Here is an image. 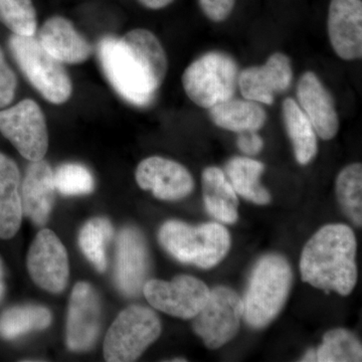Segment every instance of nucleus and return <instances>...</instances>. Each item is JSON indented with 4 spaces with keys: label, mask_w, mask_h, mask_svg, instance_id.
Listing matches in <instances>:
<instances>
[{
    "label": "nucleus",
    "mask_w": 362,
    "mask_h": 362,
    "mask_svg": "<svg viewBox=\"0 0 362 362\" xmlns=\"http://www.w3.org/2000/svg\"><path fill=\"white\" fill-rule=\"evenodd\" d=\"M97 52L102 71L119 96L136 107L152 104L168 70L165 49L153 33L135 28L121 37L107 35Z\"/></svg>",
    "instance_id": "f257e3e1"
},
{
    "label": "nucleus",
    "mask_w": 362,
    "mask_h": 362,
    "mask_svg": "<svg viewBox=\"0 0 362 362\" xmlns=\"http://www.w3.org/2000/svg\"><path fill=\"white\" fill-rule=\"evenodd\" d=\"M356 249V235L349 226H323L302 251V280L317 289L347 296L357 282Z\"/></svg>",
    "instance_id": "f03ea898"
},
{
    "label": "nucleus",
    "mask_w": 362,
    "mask_h": 362,
    "mask_svg": "<svg viewBox=\"0 0 362 362\" xmlns=\"http://www.w3.org/2000/svg\"><path fill=\"white\" fill-rule=\"evenodd\" d=\"M293 283L291 266L280 255L262 257L252 268L243 298V318L247 325L259 329L270 324L289 296Z\"/></svg>",
    "instance_id": "7ed1b4c3"
},
{
    "label": "nucleus",
    "mask_w": 362,
    "mask_h": 362,
    "mask_svg": "<svg viewBox=\"0 0 362 362\" xmlns=\"http://www.w3.org/2000/svg\"><path fill=\"white\" fill-rule=\"evenodd\" d=\"M162 247L183 264L211 269L223 261L230 249V233L218 223L192 226L168 221L158 235Z\"/></svg>",
    "instance_id": "20e7f679"
},
{
    "label": "nucleus",
    "mask_w": 362,
    "mask_h": 362,
    "mask_svg": "<svg viewBox=\"0 0 362 362\" xmlns=\"http://www.w3.org/2000/svg\"><path fill=\"white\" fill-rule=\"evenodd\" d=\"M240 66L230 54L204 52L185 69L181 78L188 99L204 109H211L235 97Z\"/></svg>",
    "instance_id": "39448f33"
},
{
    "label": "nucleus",
    "mask_w": 362,
    "mask_h": 362,
    "mask_svg": "<svg viewBox=\"0 0 362 362\" xmlns=\"http://www.w3.org/2000/svg\"><path fill=\"white\" fill-rule=\"evenodd\" d=\"M9 49L23 75L49 103L62 105L73 94V83L64 64L51 56L35 37L13 35Z\"/></svg>",
    "instance_id": "423d86ee"
},
{
    "label": "nucleus",
    "mask_w": 362,
    "mask_h": 362,
    "mask_svg": "<svg viewBox=\"0 0 362 362\" xmlns=\"http://www.w3.org/2000/svg\"><path fill=\"white\" fill-rule=\"evenodd\" d=\"M161 333V323L153 310L132 305L112 323L104 342V357L109 362H130L141 356Z\"/></svg>",
    "instance_id": "0eeeda50"
},
{
    "label": "nucleus",
    "mask_w": 362,
    "mask_h": 362,
    "mask_svg": "<svg viewBox=\"0 0 362 362\" xmlns=\"http://www.w3.org/2000/svg\"><path fill=\"white\" fill-rule=\"evenodd\" d=\"M244 313L242 298L230 288L218 286L194 317L192 327L204 345L218 349L235 338Z\"/></svg>",
    "instance_id": "6e6552de"
},
{
    "label": "nucleus",
    "mask_w": 362,
    "mask_h": 362,
    "mask_svg": "<svg viewBox=\"0 0 362 362\" xmlns=\"http://www.w3.org/2000/svg\"><path fill=\"white\" fill-rule=\"evenodd\" d=\"M0 133L28 160H42L47 154V121L39 104L32 99L23 100L13 107L0 110Z\"/></svg>",
    "instance_id": "1a4fd4ad"
},
{
    "label": "nucleus",
    "mask_w": 362,
    "mask_h": 362,
    "mask_svg": "<svg viewBox=\"0 0 362 362\" xmlns=\"http://www.w3.org/2000/svg\"><path fill=\"white\" fill-rule=\"evenodd\" d=\"M143 294L157 310L181 319H192L206 305L211 290L192 276H178L171 282L149 280Z\"/></svg>",
    "instance_id": "9d476101"
},
{
    "label": "nucleus",
    "mask_w": 362,
    "mask_h": 362,
    "mask_svg": "<svg viewBox=\"0 0 362 362\" xmlns=\"http://www.w3.org/2000/svg\"><path fill=\"white\" fill-rule=\"evenodd\" d=\"M28 270L33 282L45 291L59 293L69 279L66 247L51 230H40L28 255Z\"/></svg>",
    "instance_id": "9b49d317"
},
{
    "label": "nucleus",
    "mask_w": 362,
    "mask_h": 362,
    "mask_svg": "<svg viewBox=\"0 0 362 362\" xmlns=\"http://www.w3.org/2000/svg\"><path fill=\"white\" fill-rule=\"evenodd\" d=\"M293 77L291 59L283 52H274L263 65L240 71L238 89L244 99L271 106L277 95L289 90Z\"/></svg>",
    "instance_id": "f8f14e48"
},
{
    "label": "nucleus",
    "mask_w": 362,
    "mask_h": 362,
    "mask_svg": "<svg viewBox=\"0 0 362 362\" xmlns=\"http://www.w3.org/2000/svg\"><path fill=\"white\" fill-rule=\"evenodd\" d=\"M136 181L162 201H180L192 194L194 180L182 164L160 156L145 158L138 164Z\"/></svg>",
    "instance_id": "ddd939ff"
},
{
    "label": "nucleus",
    "mask_w": 362,
    "mask_h": 362,
    "mask_svg": "<svg viewBox=\"0 0 362 362\" xmlns=\"http://www.w3.org/2000/svg\"><path fill=\"white\" fill-rule=\"evenodd\" d=\"M101 324V303L96 290L88 283L74 287L66 321V344L74 351L89 349L96 341Z\"/></svg>",
    "instance_id": "4468645a"
},
{
    "label": "nucleus",
    "mask_w": 362,
    "mask_h": 362,
    "mask_svg": "<svg viewBox=\"0 0 362 362\" xmlns=\"http://www.w3.org/2000/svg\"><path fill=\"white\" fill-rule=\"evenodd\" d=\"M117 246L116 283L128 297H137L147 282L150 269L148 249L144 235L137 228H123Z\"/></svg>",
    "instance_id": "2eb2a0df"
},
{
    "label": "nucleus",
    "mask_w": 362,
    "mask_h": 362,
    "mask_svg": "<svg viewBox=\"0 0 362 362\" xmlns=\"http://www.w3.org/2000/svg\"><path fill=\"white\" fill-rule=\"evenodd\" d=\"M297 103L309 119L317 136L331 140L339 131L337 105L329 90L314 71H305L298 81Z\"/></svg>",
    "instance_id": "dca6fc26"
},
{
    "label": "nucleus",
    "mask_w": 362,
    "mask_h": 362,
    "mask_svg": "<svg viewBox=\"0 0 362 362\" xmlns=\"http://www.w3.org/2000/svg\"><path fill=\"white\" fill-rule=\"evenodd\" d=\"M327 30L330 45L338 58L356 61L362 57L361 0H331Z\"/></svg>",
    "instance_id": "f3484780"
},
{
    "label": "nucleus",
    "mask_w": 362,
    "mask_h": 362,
    "mask_svg": "<svg viewBox=\"0 0 362 362\" xmlns=\"http://www.w3.org/2000/svg\"><path fill=\"white\" fill-rule=\"evenodd\" d=\"M37 40L45 51L63 64L84 63L94 52L89 40L70 20L62 16H54L45 21Z\"/></svg>",
    "instance_id": "a211bd4d"
},
{
    "label": "nucleus",
    "mask_w": 362,
    "mask_h": 362,
    "mask_svg": "<svg viewBox=\"0 0 362 362\" xmlns=\"http://www.w3.org/2000/svg\"><path fill=\"white\" fill-rule=\"evenodd\" d=\"M54 171L49 162L44 159L33 161L21 188L23 214L37 226L45 225L54 204Z\"/></svg>",
    "instance_id": "6ab92c4d"
},
{
    "label": "nucleus",
    "mask_w": 362,
    "mask_h": 362,
    "mask_svg": "<svg viewBox=\"0 0 362 362\" xmlns=\"http://www.w3.org/2000/svg\"><path fill=\"white\" fill-rule=\"evenodd\" d=\"M20 169L13 159L0 152V238L11 239L20 230L23 204L18 188Z\"/></svg>",
    "instance_id": "aec40b11"
},
{
    "label": "nucleus",
    "mask_w": 362,
    "mask_h": 362,
    "mask_svg": "<svg viewBox=\"0 0 362 362\" xmlns=\"http://www.w3.org/2000/svg\"><path fill=\"white\" fill-rule=\"evenodd\" d=\"M209 115L214 125L235 133L258 132L268 119L263 105L235 97L211 107L209 109Z\"/></svg>",
    "instance_id": "412c9836"
},
{
    "label": "nucleus",
    "mask_w": 362,
    "mask_h": 362,
    "mask_svg": "<svg viewBox=\"0 0 362 362\" xmlns=\"http://www.w3.org/2000/svg\"><path fill=\"white\" fill-rule=\"evenodd\" d=\"M202 194L207 213L223 223L239 218V199L226 173L216 166L204 169L202 176Z\"/></svg>",
    "instance_id": "4be33fe9"
},
{
    "label": "nucleus",
    "mask_w": 362,
    "mask_h": 362,
    "mask_svg": "<svg viewBox=\"0 0 362 362\" xmlns=\"http://www.w3.org/2000/svg\"><path fill=\"white\" fill-rule=\"evenodd\" d=\"M282 117L286 132L294 149L295 158L300 165H307L318 152L313 125L293 98H286L283 101Z\"/></svg>",
    "instance_id": "5701e85b"
},
{
    "label": "nucleus",
    "mask_w": 362,
    "mask_h": 362,
    "mask_svg": "<svg viewBox=\"0 0 362 362\" xmlns=\"http://www.w3.org/2000/svg\"><path fill=\"white\" fill-rule=\"evenodd\" d=\"M264 165L262 162L249 157L235 156L226 165V175L235 194L257 204H268L271 194L261 185Z\"/></svg>",
    "instance_id": "b1692460"
},
{
    "label": "nucleus",
    "mask_w": 362,
    "mask_h": 362,
    "mask_svg": "<svg viewBox=\"0 0 362 362\" xmlns=\"http://www.w3.org/2000/svg\"><path fill=\"white\" fill-rule=\"evenodd\" d=\"M302 361L361 362V343L354 333L337 328L325 333L323 341L315 349H309Z\"/></svg>",
    "instance_id": "393cba45"
},
{
    "label": "nucleus",
    "mask_w": 362,
    "mask_h": 362,
    "mask_svg": "<svg viewBox=\"0 0 362 362\" xmlns=\"http://www.w3.org/2000/svg\"><path fill=\"white\" fill-rule=\"evenodd\" d=\"M52 322L49 309L39 305H25L7 309L0 315V337L14 339L33 330H42Z\"/></svg>",
    "instance_id": "a878e982"
},
{
    "label": "nucleus",
    "mask_w": 362,
    "mask_h": 362,
    "mask_svg": "<svg viewBox=\"0 0 362 362\" xmlns=\"http://www.w3.org/2000/svg\"><path fill=\"white\" fill-rule=\"evenodd\" d=\"M338 202L354 225H362V166L352 163L340 171L337 178Z\"/></svg>",
    "instance_id": "bb28decb"
},
{
    "label": "nucleus",
    "mask_w": 362,
    "mask_h": 362,
    "mask_svg": "<svg viewBox=\"0 0 362 362\" xmlns=\"http://www.w3.org/2000/svg\"><path fill=\"white\" fill-rule=\"evenodd\" d=\"M113 237V226L107 218H93L85 223L78 235V244L97 271L106 270V246Z\"/></svg>",
    "instance_id": "cd10ccee"
},
{
    "label": "nucleus",
    "mask_w": 362,
    "mask_h": 362,
    "mask_svg": "<svg viewBox=\"0 0 362 362\" xmlns=\"http://www.w3.org/2000/svg\"><path fill=\"white\" fill-rule=\"evenodd\" d=\"M0 23L13 35L35 37L37 18L33 0H0Z\"/></svg>",
    "instance_id": "c85d7f7f"
},
{
    "label": "nucleus",
    "mask_w": 362,
    "mask_h": 362,
    "mask_svg": "<svg viewBox=\"0 0 362 362\" xmlns=\"http://www.w3.org/2000/svg\"><path fill=\"white\" fill-rule=\"evenodd\" d=\"M54 183L59 194L73 195L89 194L94 190L95 180L89 169L82 164H62L54 171Z\"/></svg>",
    "instance_id": "c756f323"
},
{
    "label": "nucleus",
    "mask_w": 362,
    "mask_h": 362,
    "mask_svg": "<svg viewBox=\"0 0 362 362\" xmlns=\"http://www.w3.org/2000/svg\"><path fill=\"white\" fill-rule=\"evenodd\" d=\"M16 88L18 78L0 49V108H6L13 101Z\"/></svg>",
    "instance_id": "7c9ffc66"
},
{
    "label": "nucleus",
    "mask_w": 362,
    "mask_h": 362,
    "mask_svg": "<svg viewBox=\"0 0 362 362\" xmlns=\"http://www.w3.org/2000/svg\"><path fill=\"white\" fill-rule=\"evenodd\" d=\"M237 0H199L204 16L214 23H223L230 18Z\"/></svg>",
    "instance_id": "2f4dec72"
},
{
    "label": "nucleus",
    "mask_w": 362,
    "mask_h": 362,
    "mask_svg": "<svg viewBox=\"0 0 362 362\" xmlns=\"http://www.w3.org/2000/svg\"><path fill=\"white\" fill-rule=\"evenodd\" d=\"M237 145L243 153L247 156H255L263 150L264 141L256 131H247L239 133Z\"/></svg>",
    "instance_id": "473e14b6"
},
{
    "label": "nucleus",
    "mask_w": 362,
    "mask_h": 362,
    "mask_svg": "<svg viewBox=\"0 0 362 362\" xmlns=\"http://www.w3.org/2000/svg\"><path fill=\"white\" fill-rule=\"evenodd\" d=\"M137 1L145 8L158 11L173 4V0H137Z\"/></svg>",
    "instance_id": "72a5a7b5"
},
{
    "label": "nucleus",
    "mask_w": 362,
    "mask_h": 362,
    "mask_svg": "<svg viewBox=\"0 0 362 362\" xmlns=\"http://www.w3.org/2000/svg\"><path fill=\"white\" fill-rule=\"evenodd\" d=\"M4 268H2L1 259H0V300L4 297Z\"/></svg>",
    "instance_id": "f704fd0d"
},
{
    "label": "nucleus",
    "mask_w": 362,
    "mask_h": 362,
    "mask_svg": "<svg viewBox=\"0 0 362 362\" xmlns=\"http://www.w3.org/2000/svg\"><path fill=\"white\" fill-rule=\"evenodd\" d=\"M173 361H187L185 359H173Z\"/></svg>",
    "instance_id": "c9c22d12"
}]
</instances>
